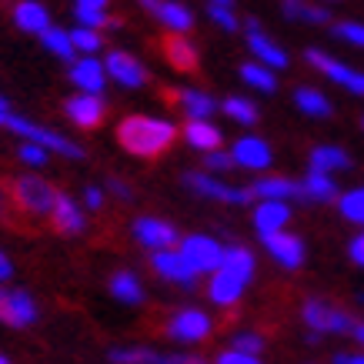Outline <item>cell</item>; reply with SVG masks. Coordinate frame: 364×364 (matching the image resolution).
<instances>
[{
  "label": "cell",
  "mask_w": 364,
  "mask_h": 364,
  "mask_svg": "<svg viewBox=\"0 0 364 364\" xmlns=\"http://www.w3.org/2000/svg\"><path fill=\"white\" fill-rule=\"evenodd\" d=\"M177 127L161 117H127L117 127V141L134 157H161L174 144Z\"/></svg>",
  "instance_id": "6da1fadb"
},
{
  "label": "cell",
  "mask_w": 364,
  "mask_h": 364,
  "mask_svg": "<svg viewBox=\"0 0 364 364\" xmlns=\"http://www.w3.org/2000/svg\"><path fill=\"white\" fill-rule=\"evenodd\" d=\"M7 127H11L17 137H23V141H37V144H44L47 151H54V154L60 157H70V161H80L84 157V147L74 141H67L64 134H57V131H47V127H41V124H33L27 121V117H7Z\"/></svg>",
  "instance_id": "7a4b0ae2"
},
{
  "label": "cell",
  "mask_w": 364,
  "mask_h": 364,
  "mask_svg": "<svg viewBox=\"0 0 364 364\" xmlns=\"http://www.w3.org/2000/svg\"><path fill=\"white\" fill-rule=\"evenodd\" d=\"M14 200H17V208H23L27 214H50V208H54V198L57 191L47 184V181H41V177H17L14 181Z\"/></svg>",
  "instance_id": "3957f363"
},
{
  "label": "cell",
  "mask_w": 364,
  "mask_h": 364,
  "mask_svg": "<svg viewBox=\"0 0 364 364\" xmlns=\"http://www.w3.org/2000/svg\"><path fill=\"white\" fill-rule=\"evenodd\" d=\"M181 254L188 257V264L198 271V274H214L224 261V247L214 237H204V234H191L181 241Z\"/></svg>",
  "instance_id": "277c9868"
},
{
  "label": "cell",
  "mask_w": 364,
  "mask_h": 364,
  "mask_svg": "<svg viewBox=\"0 0 364 364\" xmlns=\"http://www.w3.org/2000/svg\"><path fill=\"white\" fill-rule=\"evenodd\" d=\"M304 324L311 331H321V334H341V331H354V321L348 311H338V308H328L321 301H308L304 304Z\"/></svg>",
  "instance_id": "5b68a950"
},
{
  "label": "cell",
  "mask_w": 364,
  "mask_h": 364,
  "mask_svg": "<svg viewBox=\"0 0 364 364\" xmlns=\"http://www.w3.org/2000/svg\"><path fill=\"white\" fill-rule=\"evenodd\" d=\"M167 334H171L174 341H181V344H198V341H204V338L210 334V318L204 314V311H198V308H184V311H177L174 318H171Z\"/></svg>",
  "instance_id": "8992f818"
},
{
  "label": "cell",
  "mask_w": 364,
  "mask_h": 364,
  "mask_svg": "<svg viewBox=\"0 0 364 364\" xmlns=\"http://www.w3.org/2000/svg\"><path fill=\"white\" fill-rule=\"evenodd\" d=\"M151 264H154V271L161 277H167V281H174V284H181V287H188V291L194 287V281H198V271L188 264V257L181 251H171V247L154 251Z\"/></svg>",
  "instance_id": "52a82bcc"
},
{
  "label": "cell",
  "mask_w": 364,
  "mask_h": 364,
  "mask_svg": "<svg viewBox=\"0 0 364 364\" xmlns=\"http://www.w3.org/2000/svg\"><path fill=\"white\" fill-rule=\"evenodd\" d=\"M0 321L11 328H31L37 321V304L27 291H0Z\"/></svg>",
  "instance_id": "ba28073f"
},
{
  "label": "cell",
  "mask_w": 364,
  "mask_h": 364,
  "mask_svg": "<svg viewBox=\"0 0 364 364\" xmlns=\"http://www.w3.org/2000/svg\"><path fill=\"white\" fill-rule=\"evenodd\" d=\"M64 114L77 124V127H97V124L104 121V114H107V111H104V100H100V94L80 90V94H74V97L64 104Z\"/></svg>",
  "instance_id": "9c48e42d"
},
{
  "label": "cell",
  "mask_w": 364,
  "mask_h": 364,
  "mask_svg": "<svg viewBox=\"0 0 364 364\" xmlns=\"http://www.w3.org/2000/svg\"><path fill=\"white\" fill-rule=\"evenodd\" d=\"M308 60L318 67L321 74H328L334 84H341V87L354 90V94H364V74L361 70H351V67L338 64L334 57H328L324 50H308Z\"/></svg>",
  "instance_id": "30bf717a"
},
{
  "label": "cell",
  "mask_w": 364,
  "mask_h": 364,
  "mask_svg": "<svg viewBox=\"0 0 364 364\" xmlns=\"http://www.w3.org/2000/svg\"><path fill=\"white\" fill-rule=\"evenodd\" d=\"M184 184L191 191H198L204 198H214V200H228V204H247L254 198V191H241V188H228L221 181H214L208 174H188L184 177Z\"/></svg>",
  "instance_id": "8fae6325"
},
{
  "label": "cell",
  "mask_w": 364,
  "mask_h": 364,
  "mask_svg": "<svg viewBox=\"0 0 364 364\" xmlns=\"http://www.w3.org/2000/svg\"><path fill=\"white\" fill-rule=\"evenodd\" d=\"M141 4L147 7L151 17H157V21L164 23L167 31L184 33L194 27V14H191L184 4H177V0H141Z\"/></svg>",
  "instance_id": "7c38bea8"
},
{
  "label": "cell",
  "mask_w": 364,
  "mask_h": 364,
  "mask_svg": "<svg viewBox=\"0 0 364 364\" xmlns=\"http://www.w3.org/2000/svg\"><path fill=\"white\" fill-rule=\"evenodd\" d=\"M244 287H247V277L244 274H237L231 267H218L214 277H210V284H208V294L214 304H224V308H228L234 301H241Z\"/></svg>",
  "instance_id": "4fadbf2b"
},
{
  "label": "cell",
  "mask_w": 364,
  "mask_h": 364,
  "mask_svg": "<svg viewBox=\"0 0 364 364\" xmlns=\"http://www.w3.org/2000/svg\"><path fill=\"white\" fill-rule=\"evenodd\" d=\"M264 247L271 251L274 261H281V264L291 267V271L304 264V244H301V237H294V234H284V228L264 234Z\"/></svg>",
  "instance_id": "5bb4252c"
},
{
  "label": "cell",
  "mask_w": 364,
  "mask_h": 364,
  "mask_svg": "<svg viewBox=\"0 0 364 364\" xmlns=\"http://www.w3.org/2000/svg\"><path fill=\"white\" fill-rule=\"evenodd\" d=\"M134 237H137L144 247L161 251V247H174L177 231L167 221H161V218H137V221H134Z\"/></svg>",
  "instance_id": "9a60e30c"
},
{
  "label": "cell",
  "mask_w": 364,
  "mask_h": 364,
  "mask_svg": "<svg viewBox=\"0 0 364 364\" xmlns=\"http://www.w3.org/2000/svg\"><path fill=\"white\" fill-rule=\"evenodd\" d=\"M247 47L254 50V57L267 67H287V54L284 47H277L264 31H261V23L257 21H247Z\"/></svg>",
  "instance_id": "2e32d148"
},
{
  "label": "cell",
  "mask_w": 364,
  "mask_h": 364,
  "mask_svg": "<svg viewBox=\"0 0 364 364\" xmlns=\"http://www.w3.org/2000/svg\"><path fill=\"white\" fill-rule=\"evenodd\" d=\"M107 77H114L121 87H141L144 80H147V70L141 67V60H134L131 54H121V50H114L107 54Z\"/></svg>",
  "instance_id": "e0dca14e"
},
{
  "label": "cell",
  "mask_w": 364,
  "mask_h": 364,
  "mask_svg": "<svg viewBox=\"0 0 364 364\" xmlns=\"http://www.w3.org/2000/svg\"><path fill=\"white\" fill-rule=\"evenodd\" d=\"M70 80H74V87L100 94L104 84H107V67L100 64V60H94V57H80V60H74V67H70Z\"/></svg>",
  "instance_id": "ac0fdd59"
},
{
  "label": "cell",
  "mask_w": 364,
  "mask_h": 364,
  "mask_svg": "<svg viewBox=\"0 0 364 364\" xmlns=\"http://www.w3.org/2000/svg\"><path fill=\"white\" fill-rule=\"evenodd\" d=\"M234 164L237 167H247V171H264L271 164V147H267L261 137H241L234 144Z\"/></svg>",
  "instance_id": "d6986e66"
},
{
  "label": "cell",
  "mask_w": 364,
  "mask_h": 364,
  "mask_svg": "<svg viewBox=\"0 0 364 364\" xmlns=\"http://www.w3.org/2000/svg\"><path fill=\"white\" fill-rule=\"evenodd\" d=\"M287 221H291V208L281 198H264V204H257V210H254V228L261 237L271 231H281Z\"/></svg>",
  "instance_id": "ffe728a7"
},
{
  "label": "cell",
  "mask_w": 364,
  "mask_h": 364,
  "mask_svg": "<svg viewBox=\"0 0 364 364\" xmlns=\"http://www.w3.org/2000/svg\"><path fill=\"white\" fill-rule=\"evenodd\" d=\"M50 221L60 234H80L84 231V214H80V204L70 200L67 194H57L54 208H50Z\"/></svg>",
  "instance_id": "44dd1931"
},
{
  "label": "cell",
  "mask_w": 364,
  "mask_h": 364,
  "mask_svg": "<svg viewBox=\"0 0 364 364\" xmlns=\"http://www.w3.org/2000/svg\"><path fill=\"white\" fill-rule=\"evenodd\" d=\"M164 57L171 60V67H177V70H198V50H194V44H191L184 33L171 31V37L164 41Z\"/></svg>",
  "instance_id": "7402d4cb"
},
{
  "label": "cell",
  "mask_w": 364,
  "mask_h": 364,
  "mask_svg": "<svg viewBox=\"0 0 364 364\" xmlns=\"http://www.w3.org/2000/svg\"><path fill=\"white\" fill-rule=\"evenodd\" d=\"M14 23L27 33H44L50 27V14H47L44 4H37V0H21L17 7H14Z\"/></svg>",
  "instance_id": "603a6c76"
},
{
  "label": "cell",
  "mask_w": 364,
  "mask_h": 364,
  "mask_svg": "<svg viewBox=\"0 0 364 364\" xmlns=\"http://www.w3.org/2000/svg\"><path fill=\"white\" fill-rule=\"evenodd\" d=\"M184 137H188L191 147H198V151H218L221 147V131L214 127V124H208V117H191V124L184 127Z\"/></svg>",
  "instance_id": "cb8c5ba5"
},
{
  "label": "cell",
  "mask_w": 364,
  "mask_h": 364,
  "mask_svg": "<svg viewBox=\"0 0 364 364\" xmlns=\"http://www.w3.org/2000/svg\"><path fill=\"white\" fill-rule=\"evenodd\" d=\"M254 198H304V188L294 184V181H287V177H261L257 184H254Z\"/></svg>",
  "instance_id": "d4e9b609"
},
{
  "label": "cell",
  "mask_w": 364,
  "mask_h": 364,
  "mask_svg": "<svg viewBox=\"0 0 364 364\" xmlns=\"http://www.w3.org/2000/svg\"><path fill=\"white\" fill-rule=\"evenodd\" d=\"M301 188H304V198L311 200H334L338 188H334V181L328 177V171H314L311 167V174L301 181Z\"/></svg>",
  "instance_id": "484cf974"
},
{
  "label": "cell",
  "mask_w": 364,
  "mask_h": 364,
  "mask_svg": "<svg viewBox=\"0 0 364 364\" xmlns=\"http://www.w3.org/2000/svg\"><path fill=\"white\" fill-rule=\"evenodd\" d=\"M111 294L121 301V304H141V301H144V287H141V281H137L134 274L121 271V274L111 277Z\"/></svg>",
  "instance_id": "4316f807"
},
{
  "label": "cell",
  "mask_w": 364,
  "mask_h": 364,
  "mask_svg": "<svg viewBox=\"0 0 364 364\" xmlns=\"http://www.w3.org/2000/svg\"><path fill=\"white\" fill-rule=\"evenodd\" d=\"M311 167L314 171H344V167H351V157L344 154L341 147H314L311 151Z\"/></svg>",
  "instance_id": "83f0119b"
},
{
  "label": "cell",
  "mask_w": 364,
  "mask_h": 364,
  "mask_svg": "<svg viewBox=\"0 0 364 364\" xmlns=\"http://www.w3.org/2000/svg\"><path fill=\"white\" fill-rule=\"evenodd\" d=\"M294 104H298L304 114H311V117H328V114H331V100L324 97L321 90H314V87H298Z\"/></svg>",
  "instance_id": "f1b7e54d"
},
{
  "label": "cell",
  "mask_w": 364,
  "mask_h": 364,
  "mask_svg": "<svg viewBox=\"0 0 364 364\" xmlns=\"http://www.w3.org/2000/svg\"><path fill=\"white\" fill-rule=\"evenodd\" d=\"M41 41H44L47 50H50L54 57H60V60H70V57L77 54V47H74V41H70V31H60V27H47V31L41 33Z\"/></svg>",
  "instance_id": "f546056e"
},
{
  "label": "cell",
  "mask_w": 364,
  "mask_h": 364,
  "mask_svg": "<svg viewBox=\"0 0 364 364\" xmlns=\"http://www.w3.org/2000/svg\"><path fill=\"white\" fill-rule=\"evenodd\" d=\"M177 100H181V107H184V114H188V117H210V114H214V97H210V94H200V90H184Z\"/></svg>",
  "instance_id": "4dcf8cb0"
},
{
  "label": "cell",
  "mask_w": 364,
  "mask_h": 364,
  "mask_svg": "<svg viewBox=\"0 0 364 364\" xmlns=\"http://www.w3.org/2000/svg\"><path fill=\"white\" fill-rule=\"evenodd\" d=\"M241 77H244V84L264 90V94H271V90L277 87V80H274V74H271V67H267V64H244L241 67Z\"/></svg>",
  "instance_id": "1f68e13d"
},
{
  "label": "cell",
  "mask_w": 364,
  "mask_h": 364,
  "mask_svg": "<svg viewBox=\"0 0 364 364\" xmlns=\"http://www.w3.org/2000/svg\"><path fill=\"white\" fill-rule=\"evenodd\" d=\"M221 267H231V271H237V274H244L247 281H251V274H254V254L247 251V247H228V251H224Z\"/></svg>",
  "instance_id": "d6a6232c"
},
{
  "label": "cell",
  "mask_w": 364,
  "mask_h": 364,
  "mask_svg": "<svg viewBox=\"0 0 364 364\" xmlns=\"http://www.w3.org/2000/svg\"><path fill=\"white\" fill-rule=\"evenodd\" d=\"M284 14L291 21H304V23H328V11L324 7H311V4H301V0H291L284 7Z\"/></svg>",
  "instance_id": "836d02e7"
},
{
  "label": "cell",
  "mask_w": 364,
  "mask_h": 364,
  "mask_svg": "<svg viewBox=\"0 0 364 364\" xmlns=\"http://www.w3.org/2000/svg\"><path fill=\"white\" fill-rule=\"evenodd\" d=\"M221 111L228 114V117H234V121H241V124L257 121V107H254L251 100H244V97H228L221 104Z\"/></svg>",
  "instance_id": "e575fe53"
},
{
  "label": "cell",
  "mask_w": 364,
  "mask_h": 364,
  "mask_svg": "<svg viewBox=\"0 0 364 364\" xmlns=\"http://www.w3.org/2000/svg\"><path fill=\"white\" fill-rule=\"evenodd\" d=\"M341 214L348 218V221H354V224H364V188H358V191H348L341 200Z\"/></svg>",
  "instance_id": "d590c367"
},
{
  "label": "cell",
  "mask_w": 364,
  "mask_h": 364,
  "mask_svg": "<svg viewBox=\"0 0 364 364\" xmlns=\"http://www.w3.org/2000/svg\"><path fill=\"white\" fill-rule=\"evenodd\" d=\"M70 41L80 54H97L100 50V33L94 27H84V23H77V31H70Z\"/></svg>",
  "instance_id": "8d00e7d4"
},
{
  "label": "cell",
  "mask_w": 364,
  "mask_h": 364,
  "mask_svg": "<svg viewBox=\"0 0 364 364\" xmlns=\"http://www.w3.org/2000/svg\"><path fill=\"white\" fill-rule=\"evenodd\" d=\"M208 14H210V21L218 23V27H224V31H228V33H234V31H237V27H241V21L234 17V11H231V7H228V4H210V7H208Z\"/></svg>",
  "instance_id": "74e56055"
},
{
  "label": "cell",
  "mask_w": 364,
  "mask_h": 364,
  "mask_svg": "<svg viewBox=\"0 0 364 364\" xmlns=\"http://www.w3.org/2000/svg\"><path fill=\"white\" fill-rule=\"evenodd\" d=\"M17 154H21V161L27 167H44L47 164V147L44 144H37V141H23Z\"/></svg>",
  "instance_id": "f35d334b"
},
{
  "label": "cell",
  "mask_w": 364,
  "mask_h": 364,
  "mask_svg": "<svg viewBox=\"0 0 364 364\" xmlns=\"http://www.w3.org/2000/svg\"><path fill=\"white\" fill-rule=\"evenodd\" d=\"M77 23L100 31V27H107L111 21H107V11H104V7H80L77 4Z\"/></svg>",
  "instance_id": "ab89813d"
},
{
  "label": "cell",
  "mask_w": 364,
  "mask_h": 364,
  "mask_svg": "<svg viewBox=\"0 0 364 364\" xmlns=\"http://www.w3.org/2000/svg\"><path fill=\"white\" fill-rule=\"evenodd\" d=\"M107 358H111V361H164V354L144 351V348H134V351H124V348H117V351H111Z\"/></svg>",
  "instance_id": "60d3db41"
},
{
  "label": "cell",
  "mask_w": 364,
  "mask_h": 364,
  "mask_svg": "<svg viewBox=\"0 0 364 364\" xmlns=\"http://www.w3.org/2000/svg\"><path fill=\"white\" fill-rule=\"evenodd\" d=\"M334 33H338V37H344L348 44H358V47H364V23L341 21V23H334Z\"/></svg>",
  "instance_id": "b9f144b4"
},
{
  "label": "cell",
  "mask_w": 364,
  "mask_h": 364,
  "mask_svg": "<svg viewBox=\"0 0 364 364\" xmlns=\"http://www.w3.org/2000/svg\"><path fill=\"white\" fill-rule=\"evenodd\" d=\"M231 348H241V351H247V354H261V351H264V338H261V334L244 331V334H237V338H234Z\"/></svg>",
  "instance_id": "7bdbcfd3"
},
{
  "label": "cell",
  "mask_w": 364,
  "mask_h": 364,
  "mask_svg": "<svg viewBox=\"0 0 364 364\" xmlns=\"http://www.w3.org/2000/svg\"><path fill=\"white\" fill-rule=\"evenodd\" d=\"M208 167L210 171H234V154H224L221 147L208 151Z\"/></svg>",
  "instance_id": "ee69618b"
},
{
  "label": "cell",
  "mask_w": 364,
  "mask_h": 364,
  "mask_svg": "<svg viewBox=\"0 0 364 364\" xmlns=\"http://www.w3.org/2000/svg\"><path fill=\"white\" fill-rule=\"evenodd\" d=\"M221 364H257V354H247L241 348H231V351L221 354Z\"/></svg>",
  "instance_id": "f6af8a7d"
},
{
  "label": "cell",
  "mask_w": 364,
  "mask_h": 364,
  "mask_svg": "<svg viewBox=\"0 0 364 364\" xmlns=\"http://www.w3.org/2000/svg\"><path fill=\"white\" fill-rule=\"evenodd\" d=\"M100 204H104V191H100V188H87V191H84V208L97 210Z\"/></svg>",
  "instance_id": "bcb514c9"
},
{
  "label": "cell",
  "mask_w": 364,
  "mask_h": 364,
  "mask_svg": "<svg viewBox=\"0 0 364 364\" xmlns=\"http://www.w3.org/2000/svg\"><path fill=\"white\" fill-rule=\"evenodd\" d=\"M351 261H354V264H361V267H364V234L351 241Z\"/></svg>",
  "instance_id": "7dc6e473"
},
{
  "label": "cell",
  "mask_w": 364,
  "mask_h": 364,
  "mask_svg": "<svg viewBox=\"0 0 364 364\" xmlns=\"http://www.w3.org/2000/svg\"><path fill=\"white\" fill-rule=\"evenodd\" d=\"M107 191H114V194H117V198H121V200H127V198H131V188H127L124 181H107Z\"/></svg>",
  "instance_id": "c3c4849f"
},
{
  "label": "cell",
  "mask_w": 364,
  "mask_h": 364,
  "mask_svg": "<svg viewBox=\"0 0 364 364\" xmlns=\"http://www.w3.org/2000/svg\"><path fill=\"white\" fill-rule=\"evenodd\" d=\"M11 274H14V264H11V261H7V254L0 251V281H7V277H11Z\"/></svg>",
  "instance_id": "681fc988"
},
{
  "label": "cell",
  "mask_w": 364,
  "mask_h": 364,
  "mask_svg": "<svg viewBox=\"0 0 364 364\" xmlns=\"http://www.w3.org/2000/svg\"><path fill=\"white\" fill-rule=\"evenodd\" d=\"M334 361H341V364H364V354H334Z\"/></svg>",
  "instance_id": "f907efd6"
},
{
  "label": "cell",
  "mask_w": 364,
  "mask_h": 364,
  "mask_svg": "<svg viewBox=\"0 0 364 364\" xmlns=\"http://www.w3.org/2000/svg\"><path fill=\"white\" fill-rule=\"evenodd\" d=\"M7 117H11V104L0 97V124H7Z\"/></svg>",
  "instance_id": "816d5d0a"
},
{
  "label": "cell",
  "mask_w": 364,
  "mask_h": 364,
  "mask_svg": "<svg viewBox=\"0 0 364 364\" xmlns=\"http://www.w3.org/2000/svg\"><path fill=\"white\" fill-rule=\"evenodd\" d=\"M80 7H107V0H77Z\"/></svg>",
  "instance_id": "f5cc1de1"
},
{
  "label": "cell",
  "mask_w": 364,
  "mask_h": 364,
  "mask_svg": "<svg viewBox=\"0 0 364 364\" xmlns=\"http://www.w3.org/2000/svg\"><path fill=\"white\" fill-rule=\"evenodd\" d=\"M354 338L364 344V324H354Z\"/></svg>",
  "instance_id": "db71d44e"
},
{
  "label": "cell",
  "mask_w": 364,
  "mask_h": 364,
  "mask_svg": "<svg viewBox=\"0 0 364 364\" xmlns=\"http://www.w3.org/2000/svg\"><path fill=\"white\" fill-rule=\"evenodd\" d=\"M210 4H228V7H231V0H210Z\"/></svg>",
  "instance_id": "11a10c76"
},
{
  "label": "cell",
  "mask_w": 364,
  "mask_h": 364,
  "mask_svg": "<svg viewBox=\"0 0 364 364\" xmlns=\"http://www.w3.org/2000/svg\"><path fill=\"white\" fill-rule=\"evenodd\" d=\"M4 361H7V358H4V354H0V364H4Z\"/></svg>",
  "instance_id": "9f6ffc18"
}]
</instances>
